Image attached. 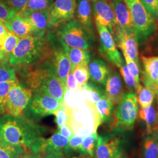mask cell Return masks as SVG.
Here are the masks:
<instances>
[{
	"label": "cell",
	"instance_id": "6da1fadb",
	"mask_svg": "<svg viewBox=\"0 0 158 158\" xmlns=\"http://www.w3.org/2000/svg\"><path fill=\"white\" fill-rule=\"evenodd\" d=\"M49 131V128L27 118L23 114L0 116V134L2 143L29 149L32 144Z\"/></svg>",
	"mask_w": 158,
	"mask_h": 158
},
{
	"label": "cell",
	"instance_id": "7a4b0ae2",
	"mask_svg": "<svg viewBox=\"0 0 158 158\" xmlns=\"http://www.w3.org/2000/svg\"><path fill=\"white\" fill-rule=\"evenodd\" d=\"M51 31L33 33L21 38L10 54L8 63L18 69L38 64L50 59L52 54Z\"/></svg>",
	"mask_w": 158,
	"mask_h": 158
},
{
	"label": "cell",
	"instance_id": "3957f363",
	"mask_svg": "<svg viewBox=\"0 0 158 158\" xmlns=\"http://www.w3.org/2000/svg\"><path fill=\"white\" fill-rule=\"evenodd\" d=\"M130 10L138 45H143L157 30L155 18L148 11L141 0H124Z\"/></svg>",
	"mask_w": 158,
	"mask_h": 158
},
{
	"label": "cell",
	"instance_id": "277c9868",
	"mask_svg": "<svg viewBox=\"0 0 158 158\" xmlns=\"http://www.w3.org/2000/svg\"><path fill=\"white\" fill-rule=\"evenodd\" d=\"M57 35L70 48L91 49L94 45L96 38L73 18L55 29Z\"/></svg>",
	"mask_w": 158,
	"mask_h": 158
},
{
	"label": "cell",
	"instance_id": "5b68a950",
	"mask_svg": "<svg viewBox=\"0 0 158 158\" xmlns=\"http://www.w3.org/2000/svg\"><path fill=\"white\" fill-rule=\"evenodd\" d=\"M138 111L135 93H125L115 110L114 121L112 123L114 129L117 128L123 131L132 130L138 118Z\"/></svg>",
	"mask_w": 158,
	"mask_h": 158
},
{
	"label": "cell",
	"instance_id": "8992f818",
	"mask_svg": "<svg viewBox=\"0 0 158 158\" xmlns=\"http://www.w3.org/2000/svg\"><path fill=\"white\" fill-rule=\"evenodd\" d=\"M62 105L56 98L45 93L34 92L23 114L34 122L38 121L46 116L54 114Z\"/></svg>",
	"mask_w": 158,
	"mask_h": 158
},
{
	"label": "cell",
	"instance_id": "52a82bcc",
	"mask_svg": "<svg viewBox=\"0 0 158 158\" xmlns=\"http://www.w3.org/2000/svg\"><path fill=\"white\" fill-rule=\"evenodd\" d=\"M52 54L51 59L56 70L57 74L67 91L66 82L71 69V63L68 55V46L57 35L55 31L51 34Z\"/></svg>",
	"mask_w": 158,
	"mask_h": 158
},
{
	"label": "cell",
	"instance_id": "ba28073f",
	"mask_svg": "<svg viewBox=\"0 0 158 158\" xmlns=\"http://www.w3.org/2000/svg\"><path fill=\"white\" fill-rule=\"evenodd\" d=\"M123 132L121 130L115 128L108 134L98 136L96 158H117L123 155L124 138L121 135Z\"/></svg>",
	"mask_w": 158,
	"mask_h": 158
},
{
	"label": "cell",
	"instance_id": "9c48e42d",
	"mask_svg": "<svg viewBox=\"0 0 158 158\" xmlns=\"http://www.w3.org/2000/svg\"><path fill=\"white\" fill-rule=\"evenodd\" d=\"M95 23L99 36L100 53L109 62L119 69L124 63V60L116 47L113 35L106 27L98 23Z\"/></svg>",
	"mask_w": 158,
	"mask_h": 158
},
{
	"label": "cell",
	"instance_id": "30bf717a",
	"mask_svg": "<svg viewBox=\"0 0 158 158\" xmlns=\"http://www.w3.org/2000/svg\"><path fill=\"white\" fill-rule=\"evenodd\" d=\"M33 91L23 87L19 82L13 86L6 102V113L13 116H19L28 104Z\"/></svg>",
	"mask_w": 158,
	"mask_h": 158
},
{
	"label": "cell",
	"instance_id": "8fae6325",
	"mask_svg": "<svg viewBox=\"0 0 158 158\" xmlns=\"http://www.w3.org/2000/svg\"><path fill=\"white\" fill-rule=\"evenodd\" d=\"M76 0H55L49 9V24L55 29L73 19Z\"/></svg>",
	"mask_w": 158,
	"mask_h": 158
},
{
	"label": "cell",
	"instance_id": "7c38bea8",
	"mask_svg": "<svg viewBox=\"0 0 158 158\" xmlns=\"http://www.w3.org/2000/svg\"><path fill=\"white\" fill-rule=\"evenodd\" d=\"M91 8L95 23L106 27L113 35L116 26V20L110 0H96L92 2Z\"/></svg>",
	"mask_w": 158,
	"mask_h": 158
},
{
	"label": "cell",
	"instance_id": "4fadbf2b",
	"mask_svg": "<svg viewBox=\"0 0 158 158\" xmlns=\"http://www.w3.org/2000/svg\"><path fill=\"white\" fill-rule=\"evenodd\" d=\"M69 139L56 131L48 138L41 137L32 144L29 150L34 154L46 155L49 153L62 151Z\"/></svg>",
	"mask_w": 158,
	"mask_h": 158
},
{
	"label": "cell",
	"instance_id": "5bb4252c",
	"mask_svg": "<svg viewBox=\"0 0 158 158\" xmlns=\"http://www.w3.org/2000/svg\"><path fill=\"white\" fill-rule=\"evenodd\" d=\"M85 104L93 111L96 131L100 125L105 123H113L114 121L115 105L106 95L94 104L87 102Z\"/></svg>",
	"mask_w": 158,
	"mask_h": 158
},
{
	"label": "cell",
	"instance_id": "9a60e30c",
	"mask_svg": "<svg viewBox=\"0 0 158 158\" xmlns=\"http://www.w3.org/2000/svg\"><path fill=\"white\" fill-rule=\"evenodd\" d=\"M113 38L115 45L122 51V53L126 54L139 66L138 57V44L136 37L131 35L115 26Z\"/></svg>",
	"mask_w": 158,
	"mask_h": 158
},
{
	"label": "cell",
	"instance_id": "2e32d148",
	"mask_svg": "<svg viewBox=\"0 0 158 158\" xmlns=\"http://www.w3.org/2000/svg\"><path fill=\"white\" fill-rule=\"evenodd\" d=\"M115 17L116 25L127 34L136 36L130 10L124 0H110Z\"/></svg>",
	"mask_w": 158,
	"mask_h": 158
},
{
	"label": "cell",
	"instance_id": "e0dca14e",
	"mask_svg": "<svg viewBox=\"0 0 158 158\" xmlns=\"http://www.w3.org/2000/svg\"><path fill=\"white\" fill-rule=\"evenodd\" d=\"M141 59L143 66L142 82L155 93L158 87V56H143Z\"/></svg>",
	"mask_w": 158,
	"mask_h": 158
},
{
	"label": "cell",
	"instance_id": "ac0fdd59",
	"mask_svg": "<svg viewBox=\"0 0 158 158\" xmlns=\"http://www.w3.org/2000/svg\"><path fill=\"white\" fill-rule=\"evenodd\" d=\"M124 94L120 74L115 70L110 71L105 85V95L116 106L121 102Z\"/></svg>",
	"mask_w": 158,
	"mask_h": 158
},
{
	"label": "cell",
	"instance_id": "d6986e66",
	"mask_svg": "<svg viewBox=\"0 0 158 158\" xmlns=\"http://www.w3.org/2000/svg\"><path fill=\"white\" fill-rule=\"evenodd\" d=\"M17 14L28 18L34 27L35 33L46 32L55 30L49 24V10L45 11L23 10Z\"/></svg>",
	"mask_w": 158,
	"mask_h": 158
},
{
	"label": "cell",
	"instance_id": "ffe728a7",
	"mask_svg": "<svg viewBox=\"0 0 158 158\" xmlns=\"http://www.w3.org/2000/svg\"><path fill=\"white\" fill-rule=\"evenodd\" d=\"M3 23L8 31L21 38L29 34L35 33L34 27L28 18L17 14Z\"/></svg>",
	"mask_w": 158,
	"mask_h": 158
},
{
	"label": "cell",
	"instance_id": "44dd1931",
	"mask_svg": "<svg viewBox=\"0 0 158 158\" xmlns=\"http://www.w3.org/2000/svg\"><path fill=\"white\" fill-rule=\"evenodd\" d=\"M92 8L89 0H76L74 17L88 32L96 38L92 21Z\"/></svg>",
	"mask_w": 158,
	"mask_h": 158
},
{
	"label": "cell",
	"instance_id": "7402d4cb",
	"mask_svg": "<svg viewBox=\"0 0 158 158\" xmlns=\"http://www.w3.org/2000/svg\"><path fill=\"white\" fill-rule=\"evenodd\" d=\"M91 81L105 86L110 70L106 62L99 57H94L88 64Z\"/></svg>",
	"mask_w": 158,
	"mask_h": 158
},
{
	"label": "cell",
	"instance_id": "603a6c76",
	"mask_svg": "<svg viewBox=\"0 0 158 158\" xmlns=\"http://www.w3.org/2000/svg\"><path fill=\"white\" fill-rule=\"evenodd\" d=\"M141 158H158V132L146 134L142 141Z\"/></svg>",
	"mask_w": 158,
	"mask_h": 158
},
{
	"label": "cell",
	"instance_id": "cb8c5ba5",
	"mask_svg": "<svg viewBox=\"0 0 158 158\" xmlns=\"http://www.w3.org/2000/svg\"><path fill=\"white\" fill-rule=\"evenodd\" d=\"M138 116L146 125V134H151L158 131V112L152 106L141 108Z\"/></svg>",
	"mask_w": 158,
	"mask_h": 158
},
{
	"label": "cell",
	"instance_id": "d4e9b609",
	"mask_svg": "<svg viewBox=\"0 0 158 158\" xmlns=\"http://www.w3.org/2000/svg\"><path fill=\"white\" fill-rule=\"evenodd\" d=\"M81 91L85 98V102L94 104L105 96V89L102 85L88 81L81 89Z\"/></svg>",
	"mask_w": 158,
	"mask_h": 158
},
{
	"label": "cell",
	"instance_id": "484cf974",
	"mask_svg": "<svg viewBox=\"0 0 158 158\" xmlns=\"http://www.w3.org/2000/svg\"><path fill=\"white\" fill-rule=\"evenodd\" d=\"M68 55L71 63L70 71L73 72L76 66L80 63L90 62L92 52L90 49H85L68 47Z\"/></svg>",
	"mask_w": 158,
	"mask_h": 158
},
{
	"label": "cell",
	"instance_id": "4316f807",
	"mask_svg": "<svg viewBox=\"0 0 158 158\" xmlns=\"http://www.w3.org/2000/svg\"><path fill=\"white\" fill-rule=\"evenodd\" d=\"M136 96L138 103L141 108L147 107L152 106L156 97L153 91L141 84L136 90Z\"/></svg>",
	"mask_w": 158,
	"mask_h": 158
},
{
	"label": "cell",
	"instance_id": "83f0119b",
	"mask_svg": "<svg viewBox=\"0 0 158 158\" xmlns=\"http://www.w3.org/2000/svg\"><path fill=\"white\" fill-rule=\"evenodd\" d=\"M20 39L21 38L8 31L4 41L2 49L0 53V60L8 61L10 54L14 51Z\"/></svg>",
	"mask_w": 158,
	"mask_h": 158
},
{
	"label": "cell",
	"instance_id": "f1b7e54d",
	"mask_svg": "<svg viewBox=\"0 0 158 158\" xmlns=\"http://www.w3.org/2000/svg\"><path fill=\"white\" fill-rule=\"evenodd\" d=\"M98 135L96 131L84 138L82 142L83 153L91 158H96V147Z\"/></svg>",
	"mask_w": 158,
	"mask_h": 158
},
{
	"label": "cell",
	"instance_id": "f546056e",
	"mask_svg": "<svg viewBox=\"0 0 158 158\" xmlns=\"http://www.w3.org/2000/svg\"><path fill=\"white\" fill-rule=\"evenodd\" d=\"M11 81H18L15 68L8 63V61L0 60V83Z\"/></svg>",
	"mask_w": 158,
	"mask_h": 158
},
{
	"label": "cell",
	"instance_id": "4dcf8cb0",
	"mask_svg": "<svg viewBox=\"0 0 158 158\" xmlns=\"http://www.w3.org/2000/svg\"><path fill=\"white\" fill-rule=\"evenodd\" d=\"M73 114V109L65 103L62 104L53 115L56 116L55 122L59 128L63 125L71 123V118Z\"/></svg>",
	"mask_w": 158,
	"mask_h": 158
},
{
	"label": "cell",
	"instance_id": "1f68e13d",
	"mask_svg": "<svg viewBox=\"0 0 158 158\" xmlns=\"http://www.w3.org/2000/svg\"><path fill=\"white\" fill-rule=\"evenodd\" d=\"M24 155L22 147L0 144V158H23Z\"/></svg>",
	"mask_w": 158,
	"mask_h": 158
},
{
	"label": "cell",
	"instance_id": "d6a6232c",
	"mask_svg": "<svg viewBox=\"0 0 158 158\" xmlns=\"http://www.w3.org/2000/svg\"><path fill=\"white\" fill-rule=\"evenodd\" d=\"M74 76L77 80L80 89L86 84L90 79V74L88 68V63H80L76 66L73 71Z\"/></svg>",
	"mask_w": 158,
	"mask_h": 158
},
{
	"label": "cell",
	"instance_id": "836d02e7",
	"mask_svg": "<svg viewBox=\"0 0 158 158\" xmlns=\"http://www.w3.org/2000/svg\"><path fill=\"white\" fill-rule=\"evenodd\" d=\"M85 137L81 136L74 135L69 140L68 144L63 149L66 156L68 157L72 155L74 152H80L83 153L82 142Z\"/></svg>",
	"mask_w": 158,
	"mask_h": 158
},
{
	"label": "cell",
	"instance_id": "e575fe53",
	"mask_svg": "<svg viewBox=\"0 0 158 158\" xmlns=\"http://www.w3.org/2000/svg\"><path fill=\"white\" fill-rule=\"evenodd\" d=\"M19 82H1L0 83V115L5 114L6 98L13 86Z\"/></svg>",
	"mask_w": 158,
	"mask_h": 158
},
{
	"label": "cell",
	"instance_id": "d590c367",
	"mask_svg": "<svg viewBox=\"0 0 158 158\" xmlns=\"http://www.w3.org/2000/svg\"><path fill=\"white\" fill-rule=\"evenodd\" d=\"M119 69H120L121 75L123 78L127 89L129 90V92L134 93L136 94V90L138 86L140 85H137L134 77L132 76L131 74L130 73L125 63H124L123 65L119 68Z\"/></svg>",
	"mask_w": 158,
	"mask_h": 158
},
{
	"label": "cell",
	"instance_id": "8d00e7d4",
	"mask_svg": "<svg viewBox=\"0 0 158 158\" xmlns=\"http://www.w3.org/2000/svg\"><path fill=\"white\" fill-rule=\"evenodd\" d=\"M54 1L55 0H28L27 5L24 7L23 10H48Z\"/></svg>",
	"mask_w": 158,
	"mask_h": 158
},
{
	"label": "cell",
	"instance_id": "74e56055",
	"mask_svg": "<svg viewBox=\"0 0 158 158\" xmlns=\"http://www.w3.org/2000/svg\"><path fill=\"white\" fill-rule=\"evenodd\" d=\"M125 61V64L128 68V69L130 73L132 75L135 80L137 85H140V77H139V65H138L135 62L132 60L131 58L128 56L126 54L123 53Z\"/></svg>",
	"mask_w": 158,
	"mask_h": 158
},
{
	"label": "cell",
	"instance_id": "f35d334b",
	"mask_svg": "<svg viewBox=\"0 0 158 158\" xmlns=\"http://www.w3.org/2000/svg\"><path fill=\"white\" fill-rule=\"evenodd\" d=\"M17 14L8 5L6 0H0V20L6 21Z\"/></svg>",
	"mask_w": 158,
	"mask_h": 158
},
{
	"label": "cell",
	"instance_id": "ab89813d",
	"mask_svg": "<svg viewBox=\"0 0 158 158\" xmlns=\"http://www.w3.org/2000/svg\"><path fill=\"white\" fill-rule=\"evenodd\" d=\"M147 11L158 21V0H141Z\"/></svg>",
	"mask_w": 158,
	"mask_h": 158
},
{
	"label": "cell",
	"instance_id": "60d3db41",
	"mask_svg": "<svg viewBox=\"0 0 158 158\" xmlns=\"http://www.w3.org/2000/svg\"><path fill=\"white\" fill-rule=\"evenodd\" d=\"M8 5L16 14L22 11L27 5L28 0H6Z\"/></svg>",
	"mask_w": 158,
	"mask_h": 158
},
{
	"label": "cell",
	"instance_id": "b9f144b4",
	"mask_svg": "<svg viewBox=\"0 0 158 158\" xmlns=\"http://www.w3.org/2000/svg\"><path fill=\"white\" fill-rule=\"evenodd\" d=\"M66 87L67 91H79L81 90L80 89L78 83L76 79L73 72L70 71L67 77V82H66Z\"/></svg>",
	"mask_w": 158,
	"mask_h": 158
},
{
	"label": "cell",
	"instance_id": "7bdbcfd3",
	"mask_svg": "<svg viewBox=\"0 0 158 158\" xmlns=\"http://www.w3.org/2000/svg\"><path fill=\"white\" fill-rule=\"evenodd\" d=\"M57 131L59 132L63 136L67 138L69 140L75 135L72 127L71 123H67L59 128H57Z\"/></svg>",
	"mask_w": 158,
	"mask_h": 158
},
{
	"label": "cell",
	"instance_id": "ee69618b",
	"mask_svg": "<svg viewBox=\"0 0 158 158\" xmlns=\"http://www.w3.org/2000/svg\"><path fill=\"white\" fill-rule=\"evenodd\" d=\"M41 158H68V157L63 151H59L46 154L44 156Z\"/></svg>",
	"mask_w": 158,
	"mask_h": 158
},
{
	"label": "cell",
	"instance_id": "f6af8a7d",
	"mask_svg": "<svg viewBox=\"0 0 158 158\" xmlns=\"http://www.w3.org/2000/svg\"><path fill=\"white\" fill-rule=\"evenodd\" d=\"M8 31L6 28V27L4 25V23L0 20V36L6 37Z\"/></svg>",
	"mask_w": 158,
	"mask_h": 158
},
{
	"label": "cell",
	"instance_id": "bcb514c9",
	"mask_svg": "<svg viewBox=\"0 0 158 158\" xmlns=\"http://www.w3.org/2000/svg\"><path fill=\"white\" fill-rule=\"evenodd\" d=\"M42 157V155H38V154H34L32 153V155H24L23 158H41Z\"/></svg>",
	"mask_w": 158,
	"mask_h": 158
},
{
	"label": "cell",
	"instance_id": "7dc6e473",
	"mask_svg": "<svg viewBox=\"0 0 158 158\" xmlns=\"http://www.w3.org/2000/svg\"><path fill=\"white\" fill-rule=\"evenodd\" d=\"M6 37H3V36H0V53L2 49L3 46H4V41L6 40Z\"/></svg>",
	"mask_w": 158,
	"mask_h": 158
},
{
	"label": "cell",
	"instance_id": "c3c4849f",
	"mask_svg": "<svg viewBox=\"0 0 158 158\" xmlns=\"http://www.w3.org/2000/svg\"><path fill=\"white\" fill-rule=\"evenodd\" d=\"M77 158H91L89 156H86L84 154H81L80 155H79V156H77Z\"/></svg>",
	"mask_w": 158,
	"mask_h": 158
},
{
	"label": "cell",
	"instance_id": "681fc988",
	"mask_svg": "<svg viewBox=\"0 0 158 158\" xmlns=\"http://www.w3.org/2000/svg\"><path fill=\"white\" fill-rule=\"evenodd\" d=\"M128 158L127 157V156H126V155H121V156H119V157H118V158Z\"/></svg>",
	"mask_w": 158,
	"mask_h": 158
},
{
	"label": "cell",
	"instance_id": "f907efd6",
	"mask_svg": "<svg viewBox=\"0 0 158 158\" xmlns=\"http://www.w3.org/2000/svg\"><path fill=\"white\" fill-rule=\"evenodd\" d=\"M155 94H156V97H157V100H158V87L157 89V90L155 92Z\"/></svg>",
	"mask_w": 158,
	"mask_h": 158
},
{
	"label": "cell",
	"instance_id": "816d5d0a",
	"mask_svg": "<svg viewBox=\"0 0 158 158\" xmlns=\"http://www.w3.org/2000/svg\"><path fill=\"white\" fill-rule=\"evenodd\" d=\"M1 143H2V139L1 136V134H0V144H1Z\"/></svg>",
	"mask_w": 158,
	"mask_h": 158
},
{
	"label": "cell",
	"instance_id": "f5cc1de1",
	"mask_svg": "<svg viewBox=\"0 0 158 158\" xmlns=\"http://www.w3.org/2000/svg\"><path fill=\"white\" fill-rule=\"evenodd\" d=\"M89 1H91V2H94V1H95L96 0H89Z\"/></svg>",
	"mask_w": 158,
	"mask_h": 158
},
{
	"label": "cell",
	"instance_id": "db71d44e",
	"mask_svg": "<svg viewBox=\"0 0 158 158\" xmlns=\"http://www.w3.org/2000/svg\"><path fill=\"white\" fill-rule=\"evenodd\" d=\"M77 158V156H74V157H73V158Z\"/></svg>",
	"mask_w": 158,
	"mask_h": 158
},
{
	"label": "cell",
	"instance_id": "11a10c76",
	"mask_svg": "<svg viewBox=\"0 0 158 158\" xmlns=\"http://www.w3.org/2000/svg\"></svg>",
	"mask_w": 158,
	"mask_h": 158
},
{
	"label": "cell",
	"instance_id": "9f6ffc18",
	"mask_svg": "<svg viewBox=\"0 0 158 158\" xmlns=\"http://www.w3.org/2000/svg\"><path fill=\"white\" fill-rule=\"evenodd\" d=\"M157 101H158V100H157Z\"/></svg>",
	"mask_w": 158,
	"mask_h": 158
},
{
	"label": "cell",
	"instance_id": "6f0895ef",
	"mask_svg": "<svg viewBox=\"0 0 158 158\" xmlns=\"http://www.w3.org/2000/svg\"></svg>",
	"mask_w": 158,
	"mask_h": 158
}]
</instances>
